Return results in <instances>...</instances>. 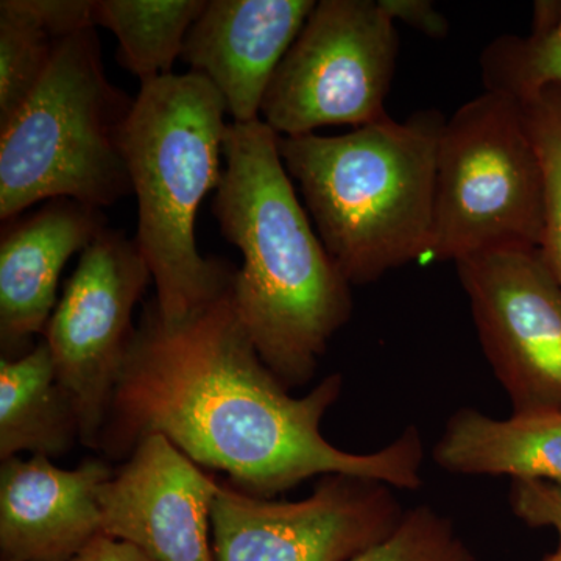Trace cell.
Wrapping results in <instances>:
<instances>
[{
	"label": "cell",
	"instance_id": "1",
	"mask_svg": "<svg viewBox=\"0 0 561 561\" xmlns=\"http://www.w3.org/2000/svg\"><path fill=\"white\" fill-rule=\"evenodd\" d=\"M342 389V376L330 375L291 397L254 348L231 286L175 324L151 301L128 346L99 449L125 460L144 437L162 435L202 468L268 500L331 474L419 490L424 445L416 427L364 454L324 438L321 421Z\"/></svg>",
	"mask_w": 561,
	"mask_h": 561
},
{
	"label": "cell",
	"instance_id": "2",
	"mask_svg": "<svg viewBox=\"0 0 561 561\" xmlns=\"http://www.w3.org/2000/svg\"><path fill=\"white\" fill-rule=\"evenodd\" d=\"M262 119L230 122L213 198L221 236L241 251L236 309L261 359L291 389L308 383L353 312L351 284L313 231Z\"/></svg>",
	"mask_w": 561,
	"mask_h": 561
},
{
	"label": "cell",
	"instance_id": "3",
	"mask_svg": "<svg viewBox=\"0 0 561 561\" xmlns=\"http://www.w3.org/2000/svg\"><path fill=\"white\" fill-rule=\"evenodd\" d=\"M445 117L424 110L345 135L280 138L279 154L351 286L420 262L430 242Z\"/></svg>",
	"mask_w": 561,
	"mask_h": 561
},
{
	"label": "cell",
	"instance_id": "4",
	"mask_svg": "<svg viewBox=\"0 0 561 561\" xmlns=\"http://www.w3.org/2000/svg\"><path fill=\"white\" fill-rule=\"evenodd\" d=\"M227 105L201 73L140 84L124 128V154L138 198V242L157 286L162 320L180 323L221 297L236 268L205 257L195 239L198 208L219 190Z\"/></svg>",
	"mask_w": 561,
	"mask_h": 561
},
{
	"label": "cell",
	"instance_id": "5",
	"mask_svg": "<svg viewBox=\"0 0 561 561\" xmlns=\"http://www.w3.org/2000/svg\"><path fill=\"white\" fill-rule=\"evenodd\" d=\"M133 102L106 77L95 28L60 41L38 88L0 128V219L57 198L102 209L131 194Z\"/></svg>",
	"mask_w": 561,
	"mask_h": 561
},
{
	"label": "cell",
	"instance_id": "6",
	"mask_svg": "<svg viewBox=\"0 0 561 561\" xmlns=\"http://www.w3.org/2000/svg\"><path fill=\"white\" fill-rule=\"evenodd\" d=\"M545 190L522 106L483 91L443 125L430 242L420 264L540 249Z\"/></svg>",
	"mask_w": 561,
	"mask_h": 561
},
{
	"label": "cell",
	"instance_id": "7",
	"mask_svg": "<svg viewBox=\"0 0 561 561\" xmlns=\"http://www.w3.org/2000/svg\"><path fill=\"white\" fill-rule=\"evenodd\" d=\"M394 21L379 0H320L271 81L261 117L280 138L360 128L389 117Z\"/></svg>",
	"mask_w": 561,
	"mask_h": 561
},
{
	"label": "cell",
	"instance_id": "8",
	"mask_svg": "<svg viewBox=\"0 0 561 561\" xmlns=\"http://www.w3.org/2000/svg\"><path fill=\"white\" fill-rule=\"evenodd\" d=\"M150 280L136 239L106 227L81 251L44 330L55 375L76 408L87 448L101 446L136 330L133 311Z\"/></svg>",
	"mask_w": 561,
	"mask_h": 561
},
{
	"label": "cell",
	"instance_id": "9",
	"mask_svg": "<svg viewBox=\"0 0 561 561\" xmlns=\"http://www.w3.org/2000/svg\"><path fill=\"white\" fill-rule=\"evenodd\" d=\"M391 486L323 476L311 496L273 501L220 483L210 512L216 561H350L401 523Z\"/></svg>",
	"mask_w": 561,
	"mask_h": 561
},
{
	"label": "cell",
	"instance_id": "10",
	"mask_svg": "<svg viewBox=\"0 0 561 561\" xmlns=\"http://www.w3.org/2000/svg\"><path fill=\"white\" fill-rule=\"evenodd\" d=\"M456 267L513 412L561 411V284L540 249L485 251Z\"/></svg>",
	"mask_w": 561,
	"mask_h": 561
},
{
	"label": "cell",
	"instance_id": "11",
	"mask_svg": "<svg viewBox=\"0 0 561 561\" xmlns=\"http://www.w3.org/2000/svg\"><path fill=\"white\" fill-rule=\"evenodd\" d=\"M220 482L162 435H149L99 489L102 534L154 561H216L210 512Z\"/></svg>",
	"mask_w": 561,
	"mask_h": 561
},
{
	"label": "cell",
	"instance_id": "12",
	"mask_svg": "<svg viewBox=\"0 0 561 561\" xmlns=\"http://www.w3.org/2000/svg\"><path fill=\"white\" fill-rule=\"evenodd\" d=\"M316 0H208L181 60L219 91L234 124L261 119L276 69Z\"/></svg>",
	"mask_w": 561,
	"mask_h": 561
},
{
	"label": "cell",
	"instance_id": "13",
	"mask_svg": "<svg viewBox=\"0 0 561 561\" xmlns=\"http://www.w3.org/2000/svg\"><path fill=\"white\" fill-rule=\"evenodd\" d=\"M114 474L105 460L76 470L46 456L0 467V561H66L102 534L99 489Z\"/></svg>",
	"mask_w": 561,
	"mask_h": 561
},
{
	"label": "cell",
	"instance_id": "14",
	"mask_svg": "<svg viewBox=\"0 0 561 561\" xmlns=\"http://www.w3.org/2000/svg\"><path fill=\"white\" fill-rule=\"evenodd\" d=\"M105 228L101 209L70 198L46 202L24 219L7 221L0 241L2 357L24 356L33 335L46 330L66 262Z\"/></svg>",
	"mask_w": 561,
	"mask_h": 561
},
{
	"label": "cell",
	"instance_id": "15",
	"mask_svg": "<svg viewBox=\"0 0 561 561\" xmlns=\"http://www.w3.org/2000/svg\"><path fill=\"white\" fill-rule=\"evenodd\" d=\"M443 471L461 476H508L561 486V411L513 412L493 419L460 409L434 448Z\"/></svg>",
	"mask_w": 561,
	"mask_h": 561
},
{
	"label": "cell",
	"instance_id": "16",
	"mask_svg": "<svg viewBox=\"0 0 561 561\" xmlns=\"http://www.w3.org/2000/svg\"><path fill=\"white\" fill-rule=\"evenodd\" d=\"M80 424L69 394L55 375L49 345L41 341L16 359H0V459L70 451Z\"/></svg>",
	"mask_w": 561,
	"mask_h": 561
},
{
	"label": "cell",
	"instance_id": "17",
	"mask_svg": "<svg viewBox=\"0 0 561 561\" xmlns=\"http://www.w3.org/2000/svg\"><path fill=\"white\" fill-rule=\"evenodd\" d=\"M208 0H94L95 27L116 36V60L140 84L172 72Z\"/></svg>",
	"mask_w": 561,
	"mask_h": 561
},
{
	"label": "cell",
	"instance_id": "18",
	"mask_svg": "<svg viewBox=\"0 0 561 561\" xmlns=\"http://www.w3.org/2000/svg\"><path fill=\"white\" fill-rule=\"evenodd\" d=\"M485 91L523 99L561 84V2H537L529 36L502 35L481 55Z\"/></svg>",
	"mask_w": 561,
	"mask_h": 561
},
{
	"label": "cell",
	"instance_id": "19",
	"mask_svg": "<svg viewBox=\"0 0 561 561\" xmlns=\"http://www.w3.org/2000/svg\"><path fill=\"white\" fill-rule=\"evenodd\" d=\"M58 44L22 0L0 2V128L38 88Z\"/></svg>",
	"mask_w": 561,
	"mask_h": 561
},
{
	"label": "cell",
	"instance_id": "20",
	"mask_svg": "<svg viewBox=\"0 0 561 561\" xmlns=\"http://www.w3.org/2000/svg\"><path fill=\"white\" fill-rule=\"evenodd\" d=\"M516 102L541 164L545 221L540 251L561 284V84H548Z\"/></svg>",
	"mask_w": 561,
	"mask_h": 561
},
{
	"label": "cell",
	"instance_id": "21",
	"mask_svg": "<svg viewBox=\"0 0 561 561\" xmlns=\"http://www.w3.org/2000/svg\"><path fill=\"white\" fill-rule=\"evenodd\" d=\"M350 561H474L448 518L430 505L405 512L389 537Z\"/></svg>",
	"mask_w": 561,
	"mask_h": 561
},
{
	"label": "cell",
	"instance_id": "22",
	"mask_svg": "<svg viewBox=\"0 0 561 561\" xmlns=\"http://www.w3.org/2000/svg\"><path fill=\"white\" fill-rule=\"evenodd\" d=\"M512 511L530 527L556 530L561 546V486L541 481H513Z\"/></svg>",
	"mask_w": 561,
	"mask_h": 561
},
{
	"label": "cell",
	"instance_id": "23",
	"mask_svg": "<svg viewBox=\"0 0 561 561\" xmlns=\"http://www.w3.org/2000/svg\"><path fill=\"white\" fill-rule=\"evenodd\" d=\"M22 3L58 41L95 28L94 0H22Z\"/></svg>",
	"mask_w": 561,
	"mask_h": 561
},
{
	"label": "cell",
	"instance_id": "24",
	"mask_svg": "<svg viewBox=\"0 0 561 561\" xmlns=\"http://www.w3.org/2000/svg\"><path fill=\"white\" fill-rule=\"evenodd\" d=\"M394 22L401 21L427 38L448 36L449 22L430 0H379Z\"/></svg>",
	"mask_w": 561,
	"mask_h": 561
},
{
	"label": "cell",
	"instance_id": "25",
	"mask_svg": "<svg viewBox=\"0 0 561 561\" xmlns=\"http://www.w3.org/2000/svg\"><path fill=\"white\" fill-rule=\"evenodd\" d=\"M66 561H154L130 542L99 535L72 559Z\"/></svg>",
	"mask_w": 561,
	"mask_h": 561
},
{
	"label": "cell",
	"instance_id": "26",
	"mask_svg": "<svg viewBox=\"0 0 561 561\" xmlns=\"http://www.w3.org/2000/svg\"><path fill=\"white\" fill-rule=\"evenodd\" d=\"M541 561H561V546L559 549H557L556 552L551 553L549 557H546V559H542Z\"/></svg>",
	"mask_w": 561,
	"mask_h": 561
}]
</instances>
